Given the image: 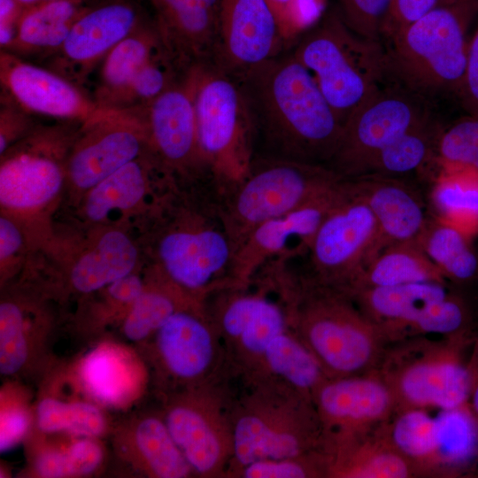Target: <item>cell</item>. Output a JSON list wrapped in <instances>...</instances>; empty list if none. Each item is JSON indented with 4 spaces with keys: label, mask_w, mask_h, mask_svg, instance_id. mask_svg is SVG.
Wrapping results in <instances>:
<instances>
[{
    "label": "cell",
    "mask_w": 478,
    "mask_h": 478,
    "mask_svg": "<svg viewBox=\"0 0 478 478\" xmlns=\"http://www.w3.org/2000/svg\"><path fill=\"white\" fill-rule=\"evenodd\" d=\"M344 180L375 218L379 252L395 244L420 241L429 220L420 197L410 186L399 178L371 174Z\"/></svg>",
    "instance_id": "26"
},
{
    "label": "cell",
    "mask_w": 478,
    "mask_h": 478,
    "mask_svg": "<svg viewBox=\"0 0 478 478\" xmlns=\"http://www.w3.org/2000/svg\"><path fill=\"white\" fill-rule=\"evenodd\" d=\"M34 470L39 477H69L66 450L46 449L42 451L34 462Z\"/></svg>",
    "instance_id": "54"
},
{
    "label": "cell",
    "mask_w": 478,
    "mask_h": 478,
    "mask_svg": "<svg viewBox=\"0 0 478 478\" xmlns=\"http://www.w3.org/2000/svg\"><path fill=\"white\" fill-rule=\"evenodd\" d=\"M436 151L444 171H478V117L468 115L441 130Z\"/></svg>",
    "instance_id": "42"
},
{
    "label": "cell",
    "mask_w": 478,
    "mask_h": 478,
    "mask_svg": "<svg viewBox=\"0 0 478 478\" xmlns=\"http://www.w3.org/2000/svg\"><path fill=\"white\" fill-rule=\"evenodd\" d=\"M234 79L250 112L254 158L329 166L343 124L289 49Z\"/></svg>",
    "instance_id": "1"
},
{
    "label": "cell",
    "mask_w": 478,
    "mask_h": 478,
    "mask_svg": "<svg viewBox=\"0 0 478 478\" xmlns=\"http://www.w3.org/2000/svg\"><path fill=\"white\" fill-rule=\"evenodd\" d=\"M148 148L142 114L112 110L81 127L67 158L66 184L84 195Z\"/></svg>",
    "instance_id": "20"
},
{
    "label": "cell",
    "mask_w": 478,
    "mask_h": 478,
    "mask_svg": "<svg viewBox=\"0 0 478 478\" xmlns=\"http://www.w3.org/2000/svg\"><path fill=\"white\" fill-rule=\"evenodd\" d=\"M162 414L177 446L201 476H217L232 462L231 409L211 384L174 389Z\"/></svg>",
    "instance_id": "16"
},
{
    "label": "cell",
    "mask_w": 478,
    "mask_h": 478,
    "mask_svg": "<svg viewBox=\"0 0 478 478\" xmlns=\"http://www.w3.org/2000/svg\"><path fill=\"white\" fill-rule=\"evenodd\" d=\"M312 404L325 443L374 429L396 412L393 394L377 369L328 377L316 389Z\"/></svg>",
    "instance_id": "22"
},
{
    "label": "cell",
    "mask_w": 478,
    "mask_h": 478,
    "mask_svg": "<svg viewBox=\"0 0 478 478\" xmlns=\"http://www.w3.org/2000/svg\"><path fill=\"white\" fill-rule=\"evenodd\" d=\"M425 281L447 283L446 278L426 255L420 242L405 243L387 247L376 254L346 293Z\"/></svg>",
    "instance_id": "35"
},
{
    "label": "cell",
    "mask_w": 478,
    "mask_h": 478,
    "mask_svg": "<svg viewBox=\"0 0 478 478\" xmlns=\"http://www.w3.org/2000/svg\"><path fill=\"white\" fill-rule=\"evenodd\" d=\"M203 304L171 284L156 270L143 292L123 315L121 333L129 341L145 343L178 309Z\"/></svg>",
    "instance_id": "36"
},
{
    "label": "cell",
    "mask_w": 478,
    "mask_h": 478,
    "mask_svg": "<svg viewBox=\"0 0 478 478\" xmlns=\"http://www.w3.org/2000/svg\"><path fill=\"white\" fill-rule=\"evenodd\" d=\"M84 123L36 124L0 156L2 212L23 220L47 210L66 184V161Z\"/></svg>",
    "instance_id": "12"
},
{
    "label": "cell",
    "mask_w": 478,
    "mask_h": 478,
    "mask_svg": "<svg viewBox=\"0 0 478 478\" xmlns=\"http://www.w3.org/2000/svg\"><path fill=\"white\" fill-rule=\"evenodd\" d=\"M26 6L18 0H0V48L8 50L15 40Z\"/></svg>",
    "instance_id": "53"
},
{
    "label": "cell",
    "mask_w": 478,
    "mask_h": 478,
    "mask_svg": "<svg viewBox=\"0 0 478 478\" xmlns=\"http://www.w3.org/2000/svg\"><path fill=\"white\" fill-rule=\"evenodd\" d=\"M162 42L182 69L213 63L221 0H150Z\"/></svg>",
    "instance_id": "25"
},
{
    "label": "cell",
    "mask_w": 478,
    "mask_h": 478,
    "mask_svg": "<svg viewBox=\"0 0 478 478\" xmlns=\"http://www.w3.org/2000/svg\"><path fill=\"white\" fill-rule=\"evenodd\" d=\"M457 97L468 115L478 117V23L471 37L465 75Z\"/></svg>",
    "instance_id": "51"
},
{
    "label": "cell",
    "mask_w": 478,
    "mask_h": 478,
    "mask_svg": "<svg viewBox=\"0 0 478 478\" xmlns=\"http://www.w3.org/2000/svg\"><path fill=\"white\" fill-rule=\"evenodd\" d=\"M34 114L20 106L7 93H0V156L27 136L36 126Z\"/></svg>",
    "instance_id": "47"
},
{
    "label": "cell",
    "mask_w": 478,
    "mask_h": 478,
    "mask_svg": "<svg viewBox=\"0 0 478 478\" xmlns=\"http://www.w3.org/2000/svg\"><path fill=\"white\" fill-rule=\"evenodd\" d=\"M18 1L20 2L22 4H24L25 6H31V5H35L37 4L52 1V0H18Z\"/></svg>",
    "instance_id": "56"
},
{
    "label": "cell",
    "mask_w": 478,
    "mask_h": 478,
    "mask_svg": "<svg viewBox=\"0 0 478 478\" xmlns=\"http://www.w3.org/2000/svg\"><path fill=\"white\" fill-rule=\"evenodd\" d=\"M0 84L1 90L34 115L87 124L112 111L57 73L4 50L0 51Z\"/></svg>",
    "instance_id": "24"
},
{
    "label": "cell",
    "mask_w": 478,
    "mask_h": 478,
    "mask_svg": "<svg viewBox=\"0 0 478 478\" xmlns=\"http://www.w3.org/2000/svg\"><path fill=\"white\" fill-rule=\"evenodd\" d=\"M31 418L29 412L20 404H11L1 400L0 451L12 449L28 431Z\"/></svg>",
    "instance_id": "50"
},
{
    "label": "cell",
    "mask_w": 478,
    "mask_h": 478,
    "mask_svg": "<svg viewBox=\"0 0 478 478\" xmlns=\"http://www.w3.org/2000/svg\"><path fill=\"white\" fill-rule=\"evenodd\" d=\"M383 424L326 442L327 477L416 478L411 465L388 440Z\"/></svg>",
    "instance_id": "29"
},
{
    "label": "cell",
    "mask_w": 478,
    "mask_h": 478,
    "mask_svg": "<svg viewBox=\"0 0 478 478\" xmlns=\"http://www.w3.org/2000/svg\"><path fill=\"white\" fill-rule=\"evenodd\" d=\"M287 50L277 18L266 0L220 1L215 67L236 78Z\"/></svg>",
    "instance_id": "23"
},
{
    "label": "cell",
    "mask_w": 478,
    "mask_h": 478,
    "mask_svg": "<svg viewBox=\"0 0 478 478\" xmlns=\"http://www.w3.org/2000/svg\"><path fill=\"white\" fill-rule=\"evenodd\" d=\"M69 477L94 474L104 460L102 446L92 437H81L66 449Z\"/></svg>",
    "instance_id": "48"
},
{
    "label": "cell",
    "mask_w": 478,
    "mask_h": 478,
    "mask_svg": "<svg viewBox=\"0 0 478 478\" xmlns=\"http://www.w3.org/2000/svg\"><path fill=\"white\" fill-rule=\"evenodd\" d=\"M438 2L439 0H392L382 27V42L422 17Z\"/></svg>",
    "instance_id": "49"
},
{
    "label": "cell",
    "mask_w": 478,
    "mask_h": 478,
    "mask_svg": "<svg viewBox=\"0 0 478 478\" xmlns=\"http://www.w3.org/2000/svg\"><path fill=\"white\" fill-rule=\"evenodd\" d=\"M440 132L437 123L431 117L381 150L360 175L400 178L416 171L436 150Z\"/></svg>",
    "instance_id": "39"
},
{
    "label": "cell",
    "mask_w": 478,
    "mask_h": 478,
    "mask_svg": "<svg viewBox=\"0 0 478 478\" xmlns=\"http://www.w3.org/2000/svg\"><path fill=\"white\" fill-rule=\"evenodd\" d=\"M189 70L182 69L168 52H165L140 70L115 100L111 109L138 111L145 108Z\"/></svg>",
    "instance_id": "41"
},
{
    "label": "cell",
    "mask_w": 478,
    "mask_h": 478,
    "mask_svg": "<svg viewBox=\"0 0 478 478\" xmlns=\"http://www.w3.org/2000/svg\"><path fill=\"white\" fill-rule=\"evenodd\" d=\"M431 200L437 219L470 237L478 233V171H444L433 188Z\"/></svg>",
    "instance_id": "38"
},
{
    "label": "cell",
    "mask_w": 478,
    "mask_h": 478,
    "mask_svg": "<svg viewBox=\"0 0 478 478\" xmlns=\"http://www.w3.org/2000/svg\"><path fill=\"white\" fill-rule=\"evenodd\" d=\"M252 382V395L231 411L235 473L258 460L323 451V429L310 400L285 385Z\"/></svg>",
    "instance_id": "8"
},
{
    "label": "cell",
    "mask_w": 478,
    "mask_h": 478,
    "mask_svg": "<svg viewBox=\"0 0 478 478\" xmlns=\"http://www.w3.org/2000/svg\"><path fill=\"white\" fill-rule=\"evenodd\" d=\"M138 250L131 238L108 228L92 238L71 260L67 283L74 292L90 294L134 273Z\"/></svg>",
    "instance_id": "31"
},
{
    "label": "cell",
    "mask_w": 478,
    "mask_h": 478,
    "mask_svg": "<svg viewBox=\"0 0 478 478\" xmlns=\"http://www.w3.org/2000/svg\"><path fill=\"white\" fill-rule=\"evenodd\" d=\"M473 478H478V469L475 471V473L474 474V476Z\"/></svg>",
    "instance_id": "57"
},
{
    "label": "cell",
    "mask_w": 478,
    "mask_h": 478,
    "mask_svg": "<svg viewBox=\"0 0 478 478\" xmlns=\"http://www.w3.org/2000/svg\"><path fill=\"white\" fill-rule=\"evenodd\" d=\"M150 339L155 366L174 389L211 384L224 348L204 304L178 309Z\"/></svg>",
    "instance_id": "19"
},
{
    "label": "cell",
    "mask_w": 478,
    "mask_h": 478,
    "mask_svg": "<svg viewBox=\"0 0 478 478\" xmlns=\"http://www.w3.org/2000/svg\"><path fill=\"white\" fill-rule=\"evenodd\" d=\"M431 117L430 101L388 78L346 120L328 167L343 179L358 176L381 150Z\"/></svg>",
    "instance_id": "14"
},
{
    "label": "cell",
    "mask_w": 478,
    "mask_h": 478,
    "mask_svg": "<svg viewBox=\"0 0 478 478\" xmlns=\"http://www.w3.org/2000/svg\"><path fill=\"white\" fill-rule=\"evenodd\" d=\"M173 183H176L175 180L148 148L87 191L83 195L82 213L89 221L102 223L114 212L141 207L152 188Z\"/></svg>",
    "instance_id": "28"
},
{
    "label": "cell",
    "mask_w": 478,
    "mask_h": 478,
    "mask_svg": "<svg viewBox=\"0 0 478 478\" xmlns=\"http://www.w3.org/2000/svg\"><path fill=\"white\" fill-rule=\"evenodd\" d=\"M343 190L342 179L298 208L255 227L235 251L233 286H249L258 271L273 259L281 257L297 258V251L292 244L295 241L301 256H304Z\"/></svg>",
    "instance_id": "21"
},
{
    "label": "cell",
    "mask_w": 478,
    "mask_h": 478,
    "mask_svg": "<svg viewBox=\"0 0 478 478\" xmlns=\"http://www.w3.org/2000/svg\"><path fill=\"white\" fill-rule=\"evenodd\" d=\"M254 291L226 287L208 297L205 311L228 355L248 373L251 382L285 385L312 399L328 378L321 365L294 328L278 296L260 279Z\"/></svg>",
    "instance_id": "2"
},
{
    "label": "cell",
    "mask_w": 478,
    "mask_h": 478,
    "mask_svg": "<svg viewBox=\"0 0 478 478\" xmlns=\"http://www.w3.org/2000/svg\"><path fill=\"white\" fill-rule=\"evenodd\" d=\"M342 179L324 166L254 158L248 173L220 198L235 253L258 225L298 208Z\"/></svg>",
    "instance_id": "11"
},
{
    "label": "cell",
    "mask_w": 478,
    "mask_h": 478,
    "mask_svg": "<svg viewBox=\"0 0 478 478\" xmlns=\"http://www.w3.org/2000/svg\"><path fill=\"white\" fill-rule=\"evenodd\" d=\"M266 276L328 377L378 368L387 343L348 293L295 274L284 260L273 263Z\"/></svg>",
    "instance_id": "3"
},
{
    "label": "cell",
    "mask_w": 478,
    "mask_h": 478,
    "mask_svg": "<svg viewBox=\"0 0 478 478\" xmlns=\"http://www.w3.org/2000/svg\"><path fill=\"white\" fill-rule=\"evenodd\" d=\"M396 411L383 424L391 445L417 478H473L478 468V418L468 405Z\"/></svg>",
    "instance_id": "10"
},
{
    "label": "cell",
    "mask_w": 478,
    "mask_h": 478,
    "mask_svg": "<svg viewBox=\"0 0 478 478\" xmlns=\"http://www.w3.org/2000/svg\"><path fill=\"white\" fill-rule=\"evenodd\" d=\"M90 0H52L26 6L8 50L22 58L43 61L63 44Z\"/></svg>",
    "instance_id": "34"
},
{
    "label": "cell",
    "mask_w": 478,
    "mask_h": 478,
    "mask_svg": "<svg viewBox=\"0 0 478 478\" xmlns=\"http://www.w3.org/2000/svg\"><path fill=\"white\" fill-rule=\"evenodd\" d=\"M244 478L327 477V459L323 451L296 458L262 459L250 463L237 473Z\"/></svg>",
    "instance_id": "43"
},
{
    "label": "cell",
    "mask_w": 478,
    "mask_h": 478,
    "mask_svg": "<svg viewBox=\"0 0 478 478\" xmlns=\"http://www.w3.org/2000/svg\"><path fill=\"white\" fill-rule=\"evenodd\" d=\"M165 52L167 50L153 19H148L103 59L92 74L95 80L89 96L99 106L111 109L140 70Z\"/></svg>",
    "instance_id": "32"
},
{
    "label": "cell",
    "mask_w": 478,
    "mask_h": 478,
    "mask_svg": "<svg viewBox=\"0 0 478 478\" xmlns=\"http://www.w3.org/2000/svg\"><path fill=\"white\" fill-rule=\"evenodd\" d=\"M146 284L147 282L139 275L132 273L113 281L103 289L106 301L113 308L121 310L125 314L131 305L143 292Z\"/></svg>",
    "instance_id": "52"
},
{
    "label": "cell",
    "mask_w": 478,
    "mask_h": 478,
    "mask_svg": "<svg viewBox=\"0 0 478 478\" xmlns=\"http://www.w3.org/2000/svg\"><path fill=\"white\" fill-rule=\"evenodd\" d=\"M350 296L388 344L421 335H447L474 330L464 300L447 283L425 281L371 288Z\"/></svg>",
    "instance_id": "13"
},
{
    "label": "cell",
    "mask_w": 478,
    "mask_h": 478,
    "mask_svg": "<svg viewBox=\"0 0 478 478\" xmlns=\"http://www.w3.org/2000/svg\"><path fill=\"white\" fill-rule=\"evenodd\" d=\"M392 0H340V13L347 26L362 37L381 41Z\"/></svg>",
    "instance_id": "44"
},
{
    "label": "cell",
    "mask_w": 478,
    "mask_h": 478,
    "mask_svg": "<svg viewBox=\"0 0 478 478\" xmlns=\"http://www.w3.org/2000/svg\"><path fill=\"white\" fill-rule=\"evenodd\" d=\"M274 11L289 49L300 34L318 18V10L309 6L313 0H266ZM316 4V3H315Z\"/></svg>",
    "instance_id": "46"
},
{
    "label": "cell",
    "mask_w": 478,
    "mask_h": 478,
    "mask_svg": "<svg viewBox=\"0 0 478 478\" xmlns=\"http://www.w3.org/2000/svg\"><path fill=\"white\" fill-rule=\"evenodd\" d=\"M468 371L470 379L467 405L478 418V328L468 357Z\"/></svg>",
    "instance_id": "55"
},
{
    "label": "cell",
    "mask_w": 478,
    "mask_h": 478,
    "mask_svg": "<svg viewBox=\"0 0 478 478\" xmlns=\"http://www.w3.org/2000/svg\"><path fill=\"white\" fill-rule=\"evenodd\" d=\"M175 188L162 201L166 215L156 240L155 270L204 302L211 293L233 286L235 246L213 191L194 187L190 197L176 205Z\"/></svg>",
    "instance_id": "4"
},
{
    "label": "cell",
    "mask_w": 478,
    "mask_h": 478,
    "mask_svg": "<svg viewBox=\"0 0 478 478\" xmlns=\"http://www.w3.org/2000/svg\"><path fill=\"white\" fill-rule=\"evenodd\" d=\"M148 19L133 0L91 2L44 67L85 90L106 55Z\"/></svg>",
    "instance_id": "18"
},
{
    "label": "cell",
    "mask_w": 478,
    "mask_h": 478,
    "mask_svg": "<svg viewBox=\"0 0 478 478\" xmlns=\"http://www.w3.org/2000/svg\"><path fill=\"white\" fill-rule=\"evenodd\" d=\"M50 319L42 302L21 293L0 302V373L25 375L35 368L47 348Z\"/></svg>",
    "instance_id": "27"
},
{
    "label": "cell",
    "mask_w": 478,
    "mask_h": 478,
    "mask_svg": "<svg viewBox=\"0 0 478 478\" xmlns=\"http://www.w3.org/2000/svg\"><path fill=\"white\" fill-rule=\"evenodd\" d=\"M36 423L43 433L66 432L81 437H98L106 431L107 422L95 405L66 402L52 397L42 398L36 407Z\"/></svg>",
    "instance_id": "40"
},
{
    "label": "cell",
    "mask_w": 478,
    "mask_h": 478,
    "mask_svg": "<svg viewBox=\"0 0 478 478\" xmlns=\"http://www.w3.org/2000/svg\"><path fill=\"white\" fill-rule=\"evenodd\" d=\"M77 374L89 396L114 407L132 401L145 380L131 353L112 343H102L88 352L78 365Z\"/></svg>",
    "instance_id": "33"
},
{
    "label": "cell",
    "mask_w": 478,
    "mask_h": 478,
    "mask_svg": "<svg viewBox=\"0 0 478 478\" xmlns=\"http://www.w3.org/2000/svg\"><path fill=\"white\" fill-rule=\"evenodd\" d=\"M470 239L459 228L436 219L428 221L420 243L447 281L466 283L478 274V257Z\"/></svg>",
    "instance_id": "37"
},
{
    "label": "cell",
    "mask_w": 478,
    "mask_h": 478,
    "mask_svg": "<svg viewBox=\"0 0 478 478\" xmlns=\"http://www.w3.org/2000/svg\"><path fill=\"white\" fill-rule=\"evenodd\" d=\"M135 112L144 120L149 148L178 184L215 190L198 141L192 68L148 106Z\"/></svg>",
    "instance_id": "17"
},
{
    "label": "cell",
    "mask_w": 478,
    "mask_h": 478,
    "mask_svg": "<svg viewBox=\"0 0 478 478\" xmlns=\"http://www.w3.org/2000/svg\"><path fill=\"white\" fill-rule=\"evenodd\" d=\"M289 50L312 74L343 126L389 78L383 42L352 31L338 11L316 19Z\"/></svg>",
    "instance_id": "6"
},
{
    "label": "cell",
    "mask_w": 478,
    "mask_h": 478,
    "mask_svg": "<svg viewBox=\"0 0 478 478\" xmlns=\"http://www.w3.org/2000/svg\"><path fill=\"white\" fill-rule=\"evenodd\" d=\"M27 245L22 221L4 212L0 216V274L5 283L20 267Z\"/></svg>",
    "instance_id": "45"
},
{
    "label": "cell",
    "mask_w": 478,
    "mask_h": 478,
    "mask_svg": "<svg viewBox=\"0 0 478 478\" xmlns=\"http://www.w3.org/2000/svg\"><path fill=\"white\" fill-rule=\"evenodd\" d=\"M379 252L375 218L343 179V190L326 216L305 255L306 276L347 291L368 262Z\"/></svg>",
    "instance_id": "15"
},
{
    "label": "cell",
    "mask_w": 478,
    "mask_h": 478,
    "mask_svg": "<svg viewBox=\"0 0 478 478\" xmlns=\"http://www.w3.org/2000/svg\"><path fill=\"white\" fill-rule=\"evenodd\" d=\"M198 141L220 198L249 172L254 158L253 127L238 82L212 64L192 67Z\"/></svg>",
    "instance_id": "9"
},
{
    "label": "cell",
    "mask_w": 478,
    "mask_h": 478,
    "mask_svg": "<svg viewBox=\"0 0 478 478\" xmlns=\"http://www.w3.org/2000/svg\"><path fill=\"white\" fill-rule=\"evenodd\" d=\"M476 328L416 336L386 346L377 370L393 394L396 411L467 404L468 357Z\"/></svg>",
    "instance_id": "7"
},
{
    "label": "cell",
    "mask_w": 478,
    "mask_h": 478,
    "mask_svg": "<svg viewBox=\"0 0 478 478\" xmlns=\"http://www.w3.org/2000/svg\"><path fill=\"white\" fill-rule=\"evenodd\" d=\"M114 440L118 454L146 476L186 478L194 474L162 415H143L123 424Z\"/></svg>",
    "instance_id": "30"
},
{
    "label": "cell",
    "mask_w": 478,
    "mask_h": 478,
    "mask_svg": "<svg viewBox=\"0 0 478 478\" xmlns=\"http://www.w3.org/2000/svg\"><path fill=\"white\" fill-rule=\"evenodd\" d=\"M478 0H439L417 20L382 42L388 77L428 101L458 96Z\"/></svg>",
    "instance_id": "5"
}]
</instances>
